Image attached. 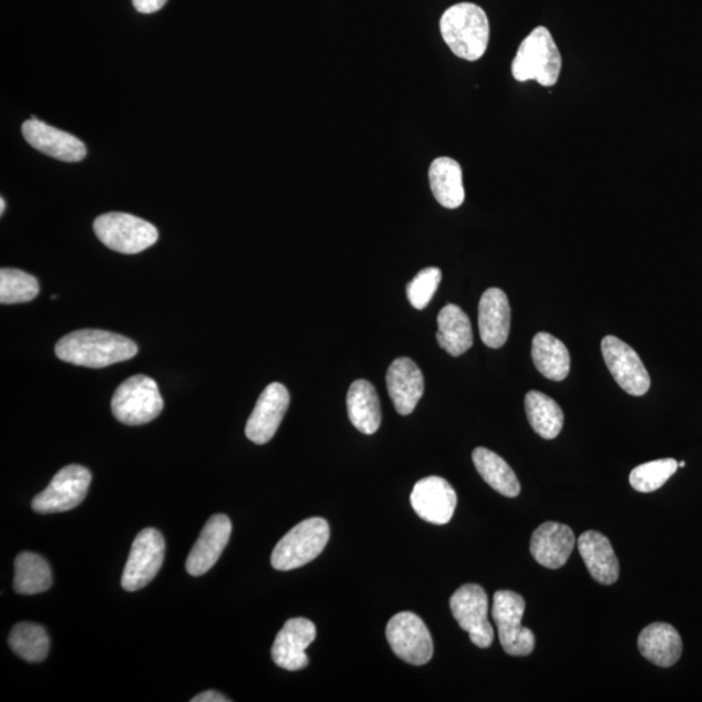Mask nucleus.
<instances>
[{"label": "nucleus", "instance_id": "obj_1", "mask_svg": "<svg viewBox=\"0 0 702 702\" xmlns=\"http://www.w3.org/2000/svg\"><path fill=\"white\" fill-rule=\"evenodd\" d=\"M138 353L134 341L102 330H81L64 335L55 347L59 360L89 369H104L130 361Z\"/></svg>", "mask_w": 702, "mask_h": 702}, {"label": "nucleus", "instance_id": "obj_2", "mask_svg": "<svg viewBox=\"0 0 702 702\" xmlns=\"http://www.w3.org/2000/svg\"><path fill=\"white\" fill-rule=\"evenodd\" d=\"M440 32L453 54L467 62L479 61L488 49L489 20L477 4L452 6L440 20Z\"/></svg>", "mask_w": 702, "mask_h": 702}, {"label": "nucleus", "instance_id": "obj_3", "mask_svg": "<svg viewBox=\"0 0 702 702\" xmlns=\"http://www.w3.org/2000/svg\"><path fill=\"white\" fill-rule=\"evenodd\" d=\"M561 70V54L545 27H537L526 37L512 64L515 80L519 82L534 80L545 87L557 84Z\"/></svg>", "mask_w": 702, "mask_h": 702}, {"label": "nucleus", "instance_id": "obj_4", "mask_svg": "<svg viewBox=\"0 0 702 702\" xmlns=\"http://www.w3.org/2000/svg\"><path fill=\"white\" fill-rule=\"evenodd\" d=\"M330 525L323 518L306 519L291 528L276 545L271 564L275 570L300 569L321 555L330 541Z\"/></svg>", "mask_w": 702, "mask_h": 702}, {"label": "nucleus", "instance_id": "obj_5", "mask_svg": "<svg viewBox=\"0 0 702 702\" xmlns=\"http://www.w3.org/2000/svg\"><path fill=\"white\" fill-rule=\"evenodd\" d=\"M164 402L155 380L145 375L132 376L117 386L111 409L118 422L142 425L156 420Z\"/></svg>", "mask_w": 702, "mask_h": 702}, {"label": "nucleus", "instance_id": "obj_6", "mask_svg": "<svg viewBox=\"0 0 702 702\" xmlns=\"http://www.w3.org/2000/svg\"><path fill=\"white\" fill-rule=\"evenodd\" d=\"M94 231L109 249L122 254H138L158 241V229L152 223L131 214L110 213L99 216Z\"/></svg>", "mask_w": 702, "mask_h": 702}, {"label": "nucleus", "instance_id": "obj_7", "mask_svg": "<svg viewBox=\"0 0 702 702\" xmlns=\"http://www.w3.org/2000/svg\"><path fill=\"white\" fill-rule=\"evenodd\" d=\"M526 601L518 593L497 591L493 596L492 617L495 619L499 642L510 655H528L534 652L536 639L531 630L522 626Z\"/></svg>", "mask_w": 702, "mask_h": 702}, {"label": "nucleus", "instance_id": "obj_8", "mask_svg": "<svg viewBox=\"0 0 702 702\" xmlns=\"http://www.w3.org/2000/svg\"><path fill=\"white\" fill-rule=\"evenodd\" d=\"M92 474L84 466H65L54 477L48 488L37 495L32 509L40 514L64 513L74 509L84 502Z\"/></svg>", "mask_w": 702, "mask_h": 702}, {"label": "nucleus", "instance_id": "obj_9", "mask_svg": "<svg viewBox=\"0 0 702 702\" xmlns=\"http://www.w3.org/2000/svg\"><path fill=\"white\" fill-rule=\"evenodd\" d=\"M386 639L401 660L422 667L433 655V640L427 626L412 611L395 615L386 626Z\"/></svg>", "mask_w": 702, "mask_h": 702}, {"label": "nucleus", "instance_id": "obj_10", "mask_svg": "<svg viewBox=\"0 0 702 702\" xmlns=\"http://www.w3.org/2000/svg\"><path fill=\"white\" fill-rule=\"evenodd\" d=\"M451 609L455 621L469 634L473 644L489 648L495 640V630L488 621V596L477 585L462 586L451 597Z\"/></svg>", "mask_w": 702, "mask_h": 702}, {"label": "nucleus", "instance_id": "obj_11", "mask_svg": "<svg viewBox=\"0 0 702 702\" xmlns=\"http://www.w3.org/2000/svg\"><path fill=\"white\" fill-rule=\"evenodd\" d=\"M166 544L158 529L145 528L134 539L128 561L124 567L122 586L136 592L152 582L162 569Z\"/></svg>", "mask_w": 702, "mask_h": 702}, {"label": "nucleus", "instance_id": "obj_12", "mask_svg": "<svg viewBox=\"0 0 702 702\" xmlns=\"http://www.w3.org/2000/svg\"><path fill=\"white\" fill-rule=\"evenodd\" d=\"M601 350L611 376L626 393L640 398L649 391L651 378L637 351L616 335L603 338Z\"/></svg>", "mask_w": 702, "mask_h": 702}, {"label": "nucleus", "instance_id": "obj_13", "mask_svg": "<svg viewBox=\"0 0 702 702\" xmlns=\"http://www.w3.org/2000/svg\"><path fill=\"white\" fill-rule=\"evenodd\" d=\"M410 502L417 517L432 525L443 526L453 518L457 493L443 477L429 476L415 484Z\"/></svg>", "mask_w": 702, "mask_h": 702}, {"label": "nucleus", "instance_id": "obj_14", "mask_svg": "<svg viewBox=\"0 0 702 702\" xmlns=\"http://www.w3.org/2000/svg\"><path fill=\"white\" fill-rule=\"evenodd\" d=\"M290 395L286 386L272 383L266 388L246 423V436L258 445L271 442L289 407Z\"/></svg>", "mask_w": 702, "mask_h": 702}, {"label": "nucleus", "instance_id": "obj_15", "mask_svg": "<svg viewBox=\"0 0 702 702\" xmlns=\"http://www.w3.org/2000/svg\"><path fill=\"white\" fill-rule=\"evenodd\" d=\"M316 639L317 627L310 619H289L275 639L271 651L273 662L288 671L304 669L309 664L306 651Z\"/></svg>", "mask_w": 702, "mask_h": 702}, {"label": "nucleus", "instance_id": "obj_16", "mask_svg": "<svg viewBox=\"0 0 702 702\" xmlns=\"http://www.w3.org/2000/svg\"><path fill=\"white\" fill-rule=\"evenodd\" d=\"M22 136L35 151L62 162H81L87 153L86 146L82 144L81 140L42 123L37 117L22 124Z\"/></svg>", "mask_w": 702, "mask_h": 702}, {"label": "nucleus", "instance_id": "obj_17", "mask_svg": "<svg viewBox=\"0 0 702 702\" xmlns=\"http://www.w3.org/2000/svg\"><path fill=\"white\" fill-rule=\"evenodd\" d=\"M230 534L231 522L227 515L216 514L208 519L186 559V571L193 577L210 571L226 549Z\"/></svg>", "mask_w": 702, "mask_h": 702}, {"label": "nucleus", "instance_id": "obj_18", "mask_svg": "<svg viewBox=\"0 0 702 702\" xmlns=\"http://www.w3.org/2000/svg\"><path fill=\"white\" fill-rule=\"evenodd\" d=\"M386 386L395 412L400 415L412 414L423 398V372L410 358H398L388 369Z\"/></svg>", "mask_w": 702, "mask_h": 702}, {"label": "nucleus", "instance_id": "obj_19", "mask_svg": "<svg viewBox=\"0 0 702 702\" xmlns=\"http://www.w3.org/2000/svg\"><path fill=\"white\" fill-rule=\"evenodd\" d=\"M575 544L577 539L569 526L547 522L536 528L529 548L537 564L556 570L569 561Z\"/></svg>", "mask_w": 702, "mask_h": 702}, {"label": "nucleus", "instance_id": "obj_20", "mask_svg": "<svg viewBox=\"0 0 702 702\" xmlns=\"http://www.w3.org/2000/svg\"><path fill=\"white\" fill-rule=\"evenodd\" d=\"M510 320V304L505 291L498 288L485 290L479 303V332L485 345L503 348L509 338Z\"/></svg>", "mask_w": 702, "mask_h": 702}, {"label": "nucleus", "instance_id": "obj_21", "mask_svg": "<svg viewBox=\"0 0 702 702\" xmlns=\"http://www.w3.org/2000/svg\"><path fill=\"white\" fill-rule=\"evenodd\" d=\"M639 651L644 659L660 668H670L681 659V634L669 623L657 622L642 630L638 639Z\"/></svg>", "mask_w": 702, "mask_h": 702}, {"label": "nucleus", "instance_id": "obj_22", "mask_svg": "<svg viewBox=\"0 0 702 702\" xmlns=\"http://www.w3.org/2000/svg\"><path fill=\"white\" fill-rule=\"evenodd\" d=\"M578 548L591 577L601 585H615L619 578V561L608 537L587 531L579 537Z\"/></svg>", "mask_w": 702, "mask_h": 702}, {"label": "nucleus", "instance_id": "obj_23", "mask_svg": "<svg viewBox=\"0 0 702 702\" xmlns=\"http://www.w3.org/2000/svg\"><path fill=\"white\" fill-rule=\"evenodd\" d=\"M430 186L433 197L440 205L450 210L458 208L465 202L463 172L457 161L442 156L431 163L429 171Z\"/></svg>", "mask_w": 702, "mask_h": 702}, {"label": "nucleus", "instance_id": "obj_24", "mask_svg": "<svg viewBox=\"0 0 702 702\" xmlns=\"http://www.w3.org/2000/svg\"><path fill=\"white\" fill-rule=\"evenodd\" d=\"M347 405L349 420L358 431L364 435H373L379 430L382 424V407L375 386L368 380H357L350 385Z\"/></svg>", "mask_w": 702, "mask_h": 702}, {"label": "nucleus", "instance_id": "obj_25", "mask_svg": "<svg viewBox=\"0 0 702 702\" xmlns=\"http://www.w3.org/2000/svg\"><path fill=\"white\" fill-rule=\"evenodd\" d=\"M438 345L453 357L465 354L473 347L474 334L472 321L457 304H446L437 317Z\"/></svg>", "mask_w": 702, "mask_h": 702}, {"label": "nucleus", "instance_id": "obj_26", "mask_svg": "<svg viewBox=\"0 0 702 702\" xmlns=\"http://www.w3.org/2000/svg\"><path fill=\"white\" fill-rule=\"evenodd\" d=\"M533 360L537 371L553 382H562L570 372V353L562 341L550 333H537L533 341Z\"/></svg>", "mask_w": 702, "mask_h": 702}, {"label": "nucleus", "instance_id": "obj_27", "mask_svg": "<svg viewBox=\"0 0 702 702\" xmlns=\"http://www.w3.org/2000/svg\"><path fill=\"white\" fill-rule=\"evenodd\" d=\"M474 465L485 483L505 497H517L520 483L513 468L498 454L487 447H476L473 453Z\"/></svg>", "mask_w": 702, "mask_h": 702}, {"label": "nucleus", "instance_id": "obj_28", "mask_svg": "<svg viewBox=\"0 0 702 702\" xmlns=\"http://www.w3.org/2000/svg\"><path fill=\"white\" fill-rule=\"evenodd\" d=\"M52 586L51 567L47 559L32 551H22L14 559L13 589L20 595L47 592Z\"/></svg>", "mask_w": 702, "mask_h": 702}, {"label": "nucleus", "instance_id": "obj_29", "mask_svg": "<svg viewBox=\"0 0 702 702\" xmlns=\"http://www.w3.org/2000/svg\"><path fill=\"white\" fill-rule=\"evenodd\" d=\"M526 413L529 424L540 437L556 438L564 427V412L549 395L531 391L526 394Z\"/></svg>", "mask_w": 702, "mask_h": 702}, {"label": "nucleus", "instance_id": "obj_30", "mask_svg": "<svg viewBox=\"0 0 702 702\" xmlns=\"http://www.w3.org/2000/svg\"><path fill=\"white\" fill-rule=\"evenodd\" d=\"M9 644L20 659L39 663L48 657L50 639L42 626L19 623L10 633Z\"/></svg>", "mask_w": 702, "mask_h": 702}, {"label": "nucleus", "instance_id": "obj_31", "mask_svg": "<svg viewBox=\"0 0 702 702\" xmlns=\"http://www.w3.org/2000/svg\"><path fill=\"white\" fill-rule=\"evenodd\" d=\"M40 293V283L34 276L17 268L0 270V302L3 304L25 303Z\"/></svg>", "mask_w": 702, "mask_h": 702}, {"label": "nucleus", "instance_id": "obj_32", "mask_svg": "<svg viewBox=\"0 0 702 702\" xmlns=\"http://www.w3.org/2000/svg\"><path fill=\"white\" fill-rule=\"evenodd\" d=\"M678 467V462L672 458L642 463L632 469L630 483L634 491L651 493L660 489L677 473Z\"/></svg>", "mask_w": 702, "mask_h": 702}, {"label": "nucleus", "instance_id": "obj_33", "mask_svg": "<svg viewBox=\"0 0 702 702\" xmlns=\"http://www.w3.org/2000/svg\"><path fill=\"white\" fill-rule=\"evenodd\" d=\"M442 279L443 272L437 267L424 268V270L417 273L406 287V296L413 308L416 310L427 308Z\"/></svg>", "mask_w": 702, "mask_h": 702}, {"label": "nucleus", "instance_id": "obj_34", "mask_svg": "<svg viewBox=\"0 0 702 702\" xmlns=\"http://www.w3.org/2000/svg\"><path fill=\"white\" fill-rule=\"evenodd\" d=\"M134 9L140 13H154L163 9L168 0H132Z\"/></svg>", "mask_w": 702, "mask_h": 702}, {"label": "nucleus", "instance_id": "obj_35", "mask_svg": "<svg viewBox=\"0 0 702 702\" xmlns=\"http://www.w3.org/2000/svg\"><path fill=\"white\" fill-rule=\"evenodd\" d=\"M230 700L224 696V694L216 691H206L197 694L192 699V702H229Z\"/></svg>", "mask_w": 702, "mask_h": 702}, {"label": "nucleus", "instance_id": "obj_36", "mask_svg": "<svg viewBox=\"0 0 702 702\" xmlns=\"http://www.w3.org/2000/svg\"><path fill=\"white\" fill-rule=\"evenodd\" d=\"M4 208H6V200H4V198H2V199H0V214L3 215Z\"/></svg>", "mask_w": 702, "mask_h": 702}, {"label": "nucleus", "instance_id": "obj_37", "mask_svg": "<svg viewBox=\"0 0 702 702\" xmlns=\"http://www.w3.org/2000/svg\"><path fill=\"white\" fill-rule=\"evenodd\" d=\"M678 465H679V467H684L685 466V462L684 461L679 462Z\"/></svg>", "mask_w": 702, "mask_h": 702}]
</instances>
